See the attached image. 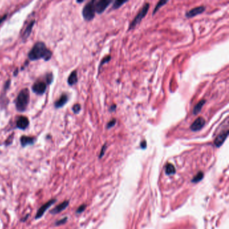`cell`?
<instances>
[{
	"label": "cell",
	"instance_id": "obj_7",
	"mask_svg": "<svg viewBox=\"0 0 229 229\" xmlns=\"http://www.w3.org/2000/svg\"><path fill=\"white\" fill-rule=\"evenodd\" d=\"M47 89V85L44 81H36L33 86V91L36 94H43Z\"/></svg>",
	"mask_w": 229,
	"mask_h": 229
},
{
	"label": "cell",
	"instance_id": "obj_2",
	"mask_svg": "<svg viewBox=\"0 0 229 229\" xmlns=\"http://www.w3.org/2000/svg\"><path fill=\"white\" fill-rule=\"evenodd\" d=\"M30 101V92L28 89L25 88L21 90L16 100V107L20 112L24 111Z\"/></svg>",
	"mask_w": 229,
	"mask_h": 229
},
{
	"label": "cell",
	"instance_id": "obj_10",
	"mask_svg": "<svg viewBox=\"0 0 229 229\" xmlns=\"http://www.w3.org/2000/svg\"><path fill=\"white\" fill-rule=\"evenodd\" d=\"M228 130H226L225 131H223L221 133H220V134L217 136V137L216 138V139L214 140V145H216V146L219 147V146L222 145L223 143L225 142V140L226 139V138L228 137Z\"/></svg>",
	"mask_w": 229,
	"mask_h": 229
},
{
	"label": "cell",
	"instance_id": "obj_8",
	"mask_svg": "<svg viewBox=\"0 0 229 229\" xmlns=\"http://www.w3.org/2000/svg\"><path fill=\"white\" fill-rule=\"evenodd\" d=\"M206 124V120L202 117H199L194 121L190 126V129L194 132L198 131L204 126Z\"/></svg>",
	"mask_w": 229,
	"mask_h": 229
},
{
	"label": "cell",
	"instance_id": "obj_24",
	"mask_svg": "<svg viewBox=\"0 0 229 229\" xmlns=\"http://www.w3.org/2000/svg\"><path fill=\"white\" fill-rule=\"evenodd\" d=\"M81 110V106L79 103H76L73 106V111L74 112L75 114L79 113Z\"/></svg>",
	"mask_w": 229,
	"mask_h": 229
},
{
	"label": "cell",
	"instance_id": "obj_16",
	"mask_svg": "<svg viewBox=\"0 0 229 229\" xmlns=\"http://www.w3.org/2000/svg\"><path fill=\"white\" fill-rule=\"evenodd\" d=\"M206 102V100H202L199 101V102L197 103L195 106H194V110H193V114H194V115H196V114H198L199 112L202 110V107H203V106H204Z\"/></svg>",
	"mask_w": 229,
	"mask_h": 229
},
{
	"label": "cell",
	"instance_id": "obj_29",
	"mask_svg": "<svg viewBox=\"0 0 229 229\" xmlns=\"http://www.w3.org/2000/svg\"><path fill=\"white\" fill-rule=\"evenodd\" d=\"M140 147L142 148H145L146 147V142L145 140H143L140 143Z\"/></svg>",
	"mask_w": 229,
	"mask_h": 229
},
{
	"label": "cell",
	"instance_id": "obj_9",
	"mask_svg": "<svg viewBox=\"0 0 229 229\" xmlns=\"http://www.w3.org/2000/svg\"><path fill=\"white\" fill-rule=\"evenodd\" d=\"M205 10H206V7H205L204 6H200L194 7V8L189 10L188 12L185 13V17L187 18L194 17L197 15H199L202 14V13H203L205 11Z\"/></svg>",
	"mask_w": 229,
	"mask_h": 229
},
{
	"label": "cell",
	"instance_id": "obj_25",
	"mask_svg": "<svg viewBox=\"0 0 229 229\" xmlns=\"http://www.w3.org/2000/svg\"><path fill=\"white\" fill-rule=\"evenodd\" d=\"M116 123V119H112V120L108 122L107 124V129H110V128H112L113 126H115V124Z\"/></svg>",
	"mask_w": 229,
	"mask_h": 229
},
{
	"label": "cell",
	"instance_id": "obj_15",
	"mask_svg": "<svg viewBox=\"0 0 229 229\" xmlns=\"http://www.w3.org/2000/svg\"><path fill=\"white\" fill-rule=\"evenodd\" d=\"M78 72L77 71H73L71 72V73L69 75V78H68V84L69 86H73L78 82Z\"/></svg>",
	"mask_w": 229,
	"mask_h": 229
},
{
	"label": "cell",
	"instance_id": "obj_20",
	"mask_svg": "<svg viewBox=\"0 0 229 229\" xmlns=\"http://www.w3.org/2000/svg\"><path fill=\"white\" fill-rule=\"evenodd\" d=\"M204 177V174L202 172H199L198 174H197L195 177H194V178L192 180V182H194V183H196V182H199V181L202 180V178H203Z\"/></svg>",
	"mask_w": 229,
	"mask_h": 229
},
{
	"label": "cell",
	"instance_id": "obj_6",
	"mask_svg": "<svg viewBox=\"0 0 229 229\" xmlns=\"http://www.w3.org/2000/svg\"><path fill=\"white\" fill-rule=\"evenodd\" d=\"M55 201H56L55 199H50V200L48 201L47 203H45L44 205H42V206L38 209V211H37V213H36V216H35L36 219H38V218H41L42 216L44 215L45 212H46L47 210L49 209V208L53 204L55 203Z\"/></svg>",
	"mask_w": 229,
	"mask_h": 229
},
{
	"label": "cell",
	"instance_id": "obj_14",
	"mask_svg": "<svg viewBox=\"0 0 229 229\" xmlns=\"http://www.w3.org/2000/svg\"><path fill=\"white\" fill-rule=\"evenodd\" d=\"M68 100H69L68 95L66 94H63L59 99H58L57 102L55 103V108H59L63 107L64 105L66 104V102H68Z\"/></svg>",
	"mask_w": 229,
	"mask_h": 229
},
{
	"label": "cell",
	"instance_id": "obj_19",
	"mask_svg": "<svg viewBox=\"0 0 229 229\" xmlns=\"http://www.w3.org/2000/svg\"><path fill=\"white\" fill-rule=\"evenodd\" d=\"M167 2H168V1H159L158 3H157V6H156V7H155V10H153V15L155 14V13L158 11V10H159V9H160L162 6H164L165 4H166L167 3Z\"/></svg>",
	"mask_w": 229,
	"mask_h": 229
},
{
	"label": "cell",
	"instance_id": "obj_13",
	"mask_svg": "<svg viewBox=\"0 0 229 229\" xmlns=\"http://www.w3.org/2000/svg\"><path fill=\"white\" fill-rule=\"evenodd\" d=\"M35 142V138L31 137H27V136H22L20 138V143L21 145H22V146H27V145H30L34 144V143Z\"/></svg>",
	"mask_w": 229,
	"mask_h": 229
},
{
	"label": "cell",
	"instance_id": "obj_23",
	"mask_svg": "<svg viewBox=\"0 0 229 229\" xmlns=\"http://www.w3.org/2000/svg\"><path fill=\"white\" fill-rule=\"evenodd\" d=\"M67 219H68L67 217H64L63 218H62V219L57 220V222H55V225L56 226H59V225H64V224H65L66 222V221H67Z\"/></svg>",
	"mask_w": 229,
	"mask_h": 229
},
{
	"label": "cell",
	"instance_id": "obj_22",
	"mask_svg": "<svg viewBox=\"0 0 229 229\" xmlns=\"http://www.w3.org/2000/svg\"><path fill=\"white\" fill-rule=\"evenodd\" d=\"M111 60V56L110 55H108V56H106V57H105L104 58H103V59L102 60V61H101V63L100 64V66H99V71L100 69L102 68V66L103 65H104L105 63H108L109 61H110Z\"/></svg>",
	"mask_w": 229,
	"mask_h": 229
},
{
	"label": "cell",
	"instance_id": "obj_21",
	"mask_svg": "<svg viewBox=\"0 0 229 229\" xmlns=\"http://www.w3.org/2000/svg\"><path fill=\"white\" fill-rule=\"evenodd\" d=\"M126 1H118V0L115 1L114 2V4H113V9L119 8L120 7L122 6V5H123L124 4L126 3Z\"/></svg>",
	"mask_w": 229,
	"mask_h": 229
},
{
	"label": "cell",
	"instance_id": "obj_30",
	"mask_svg": "<svg viewBox=\"0 0 229 229\" xmlns=\"http://www.w3.org/2000/svg\"><path fill=\"white\" fill-rule=\"evenodd\" d=\"M116 104H113L112 106H110V111H111V112H114V111H115V110H116Z\"/></svg>",
	"mask_w": 229,
	"mask_h": 229
},
{
	"label": "cell",
	"instance_id": "obj_4",
	"mask_svg": "<svg viewBox=\"0 0 229 229\" xmlns=\"http://www.w3.org/2000/svg\"><path fill=\"white\" fill-rule=\"evenodd\" d=\"M149 7H150V4L148 3H146L145 5H144L143 7L139 11V12H138L137 15L136 16L134 19L132 21L131 23H130V24L129 26V30L134 28L135 26L138 24H139L141 22V20H143V18L145 16L146 14H147Z\"/></svg>",
	"mask_w": 229,
	"mask_h": 229
},
{
	"label": "cell",
	"instance_id": "obj_17",
	"mask_svg": "<svg viewBox=\"0 0 229 229\" xmlns=\"http://www.w3.org/2000/svg\"><path fill=\"white\" fill-rule=\"evenodd\" d=\"M34 23H35V21L33 20V21H32V22L28 25V26L26 27V30L24 31V34H23V38H24V39L27 38L29 36V35H30L31 32H32V29H33V27L34 24Z\"/></svg>",
	"mask_w": 229,
	"mask_h": 229
},
{
	"label": "cell",
	"instance_id": "obj_1",
	"mask_svg": "<svg viewBox=\"0 0 229 229\" xmlns=\"http://www.w3.org/2000/svg\"><path fill=\"white\" fill-rule=\"evenodd\" d=\"M51 57L52 52L47 49L46 45L42 42H36L28 53V58L31 61H36L41 58L49 61Z\"/></svg>",
	"mask_w": 229,
	"mask_h": 229
},
{
	"label": "cell",
	"instance_id": "obj_3",
	"mask_svg": "<svg viewBox=\"0 0 229 229\" xmlns=\"http://www.w3.org/2000/svg\"><path fill=\"white\" fill-rule=\"evenodd\" d=\"M95 1H91L87 3L83 8L82 14L83 18L87 21H90L93 20L95 16Z\"/></svg>",
	"mask_w": 229,
	"mask_h": 229
},
{
	"label": "cell",
	"instance_id": "obj_27",
	"mask_svg": "<svg viewBox=\"0 0 229 229\" xmlns=\"http://www.w3.org/2000/svg\"><path fill=\"white\" fill-rule=\"evenodd\" d=\"M53 80V76L50 73V75L48 74L47 76V83H51L52 81Z\"/></svg>",
	"mask_w": 229,
	"mask_h": 229
},
{
	"label": "cell",
	"instance_id": "obj_28",
	"mask_svg": "<svg viewBox=\"0 0 229 229\" xmlns=\"http://www.w3.org/2000/svg\"><path fill=\"white\" fill-rule=\"evenodd\" d=\"M106 145H104V146H103L102 148V151H101V153H100V158L102 157L103 155V154H104V152L106 151Z\"/></svg>",
	"mask_w": 229,
	"mask_h": 229
},
{
	"label": "cell",
	"instance_id": "obj_11",
	"mask_svg": "<svg viewBox=\"0 0 229 229\" xmlns=\"http://www.w3.org/2000/svg\"><path fill=\"white\" fill-rule=\"evenodd\" d=\"M29 125L28 118L26 116H20L16 121V126L21 130H25Z\"/></svg>",
	"mask_w": 229,
	"mask_h": 229
},
{
	"label": "cell",
	"instance_id": "obj_5",
	"mask_svg": "<svg viewBox=\"0 0 229 229\" xmlns=\"http://www.w3.org/2000/svg\"><path fill=\"white\" fill-rule=\"evenodd\" d=\"M112 1L110 0H100L98 1H95V11L98 14H102L105 11V10L108 7Z\"/></svg>",
	"mask_w": 229,
	"mask_h": 229
},
{
	"label": "cell",
	"instance_id": "obj_18",
	"mask_svg": "<svg viewBox=\"0 0 229 229\" xmlns=\"http://www.w3.org/2000/svg\"><path fill=\"white\" fill-rule=\"evenodd\" d=\"M165 172L167 175H173L175 173V169L172 164L168 163L165 167Z\"/></svg>",
	"mask_w": 229,
	"mask_h": 229
},
{
	"label": "cell",
	"instance_id": "obj_12",
	"mask_svg": "<svg viewBox=\"0 0 229 229\" xmlns=\"http://www.w3.org/2000/svg\"><path fill=\"white\" fill-rule=\"evenodd\" d=\"M69 202L67 200H65L62 203H61L60 204H58V206H56L55 208H53L51 211H50V213L52 214H58L63 211V210H65L66 207L69 206Z\"/></svg>",
	"mask_w": 229,
	"mask_h": 229
},
{
	"label": "cell",
	"instance_id": "obj_26",
	"mask_svg": "<svg viewBox=\"0 0 229 229\" xmlns=\"http://www.w3.org/2000/svg\"><path fill=\"white\" fill-rule=\"evenodd\" d=\"M86 205H85V204L81 205V206H79V207L78 208V209L77 210L76 212L78 213V214H80V213L83 212L84 211V210L86 209Z\"/></svg>",
	"mask_w": 229,
	"mask_h": 229
},
{
	"label": "cell",
	"instance_id": "obj_31",
	"mask_svg": "<svg viewBox=\"0 0 229 229\" xmlns=\"http://www.w3.org/2000/svg\"><path fill=\"white\" fill-rule=\"evenodd\" d=\"M6 18H7V15H4L3 17H1V18H0V24H1L2 22H3V21H4L5 19H6Z\"/></svg>",
	"mask_w": 229,
	"mask_h": 229
}]
</instances>
